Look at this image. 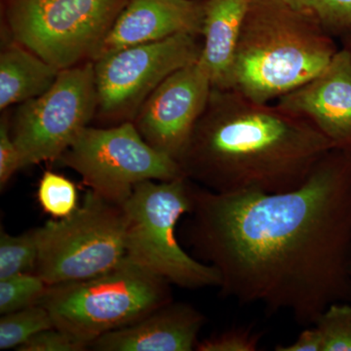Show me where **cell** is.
<instances>
[{
  "label": "cell",
  "mask_w": 351,
  "mask_h": 351,
  "mask_svg": "<svg viewBox=\"0 0 351 351\" xmlns=\"http://www.w3.org/2000/svg\"><path fill=\"white\" fill-rule=\"evenodd\" d=\"M193 195L188 240L225 297L308 326L345 295L351 152L332 149L287 193H217L193 182Z\"/></svg>",
  "instance_id": "1"
},
{
  "label": "cell",
  "mask_w": 351,
  "mask_h": 351,
  "mask_svg": "<svg viewBox=\"0 0 351 351\" xmlns=\"http://www.w3.org/2000/svg\"><path fill=\"white\" fill-rule=\"evenodd\" d=\"M332 149L304 117L213 88L178 162L214 193H281L304 184Z\"/></svg>",
  "instance_id": "2"
},
{
  "label": "cell",
  "mask_w": 351,
  "mask_h": 351,
  "mask_svg": "<svg viewBox=\"0 0 351 351\" xmlns=\"http://www.w3.org/2000/svg\"><path fill=\"white\" fill-rule=\"evenodd\" d=\"M335 38L288 0H250L226 89L271 103L321 73Z\"/></svg>",
  "instance_id": "3"
},
{
  "label": "cell",
  "mask_w": 351,
  "mask_h": 351,
  "mask_svg": "<svg viewBox=\"0 0 351 351\" xmlns=\"http://www.w3.org/2000/svg\"><path fill=\"white\" fill-rule=\"evenodd\" d=\"M169 281L127 257L85 280L49 286L39 304L58 329L91 346L95 339L133 324L172 302Z\"/></svg>",
  "instance_id": "4"
},
{
  "label": "cell",
  "mask_w": 351,
  "mask_h": 351,
  "mask_svg": "<svg viewBox=\"0 0 351 351\" xmlns=\"http://www.w3.org/2000/svg\"><path fill=\"white\" fill-rule=\"evenodd\" d=\"M193 189L186 177L136 184L121 205L127 257L179 287H219L217 270L189 255L176 237L180 219L193 210Z\"/></svg>",
  "instance_id": "5"
},
{
  "label": "cell",
  "mask_w": 351,
  "mask_h": 351,
  "mask_svg": "<svg viewBox=\"0 0 351 351\" xmlns=\"http://www.w3.org/2000/svg\"><path fill=\"white\" fill-rule=\"evenodd\" d=\"M126 258L123 208L88 189L75 213L39 228L34 274L49 286L75 282L105 274Z\"/></svg>",
  "instance_id": "6"
},
{
  "label": "cell",
  "mask_w": 351,
  "mask_h": 351,
  "mask_svg": "<svg viewBox=\"0 0 351 351\" xmlns=\"http://www.w3.org/2000/svg\"><path fill=\"white\" fill-rule=\"evenodd\" d=\"M129 0H5L13 40L55 68L95 61Z\"/></svg>",
  "instance_id": "7"
},
{
  "label": "cell",
  "mask_w": 351,
  "mask_h": 351,
  "mask_svg": "<svg viewBox=\"0 0 351 351\" xmlns=\"http://www.w3.org/2000/svg\"><path fill=\"white\" fill-rule=\"evenodd\" d=\"M59 160L80 174L90 191L117 205L138 182L186 177L179 162L147 144L132 121L87 126Z\"/></svg>",
  "instance_id": "8"
},
{
  "label": "cell",
  "mask_w": 351,
  "mask_h": 351,
  "mask_svg": "<svg viewBox=\"0 0 351 351\" xmlns=\"http://www.w3.org/2000/svg\"><path fill=\"white\" fill-rule=\"evenodd\" d=\"M98 110L94 62L62 69L52 86L40 96L20 104L14 142L21 169L44 161L59 160Z\"/></svg>",
  "instance_id": "9"
},
{
  "label": "cell",
  "mask_w": 351,
  "mask_h": 351,
  "mask_svg": "<svg viewBox=\"0 0 351 351\" xmlns=\"http://www.w3.org/2000/svg\"><path fill=\"white\" fill-rule=\"evenodd\" d=\"M181 34L156 43L130 46L94 61L97 117L117 125L133 122L149 95L178 69L199 60L202 43Z\"/></svg>",
  "instance_id": "10"
},
{
  "label": "cell",
  "mask_w": 351,
  "mask_h": 351,
  "mask_svg": "<svg viewBox=\"0 0 351 351\" xmlns=\"http://www.w3.org/2000/svg\"><path fill=\"white\" fill-rule=\"evenodd\" d=\"M212 89L209 71L198 60L160 83L138 110L134 125L147 144L178 161Z\"/></svg>",
  "instance_id": "11"
},
{
  "label": "cell",
  "mask_w": 351,
  "mask_h": 351,
  "mask_svg": "<svg viewBox=\"0 0 351 351\" xmlns=\"http://www.w3.org/2000/svg\"><path fill=\"white\" fill-rule=\"evenodd\" d=\"M304 117L335 149L351 152V52L343 47L317 75L276 101Z\"/></svg>",
  "instance_id": "12"
},
{
  "label": "cell",
  "mask_w": 351,
  "mask_h": 351,
  "mask_svg": "<svg viewBox=\"0 0 351 351\" xmlns=\"http://www.w3.org/2000/svg\"><path fill=\"white\" fill-rule=\"evenodd\" d=\"M203 15V2L198 0H129L113 23L95 61L123 48L156 43L177 34L201 36Z\"/></svg>",
  "instance_id": "13"
},
{
  "label": "cell",
  "mask_w": 351,
  "mask_h": 351,
  "mask_svg": "<svg viewBox=\"0 0 351 351\" xmlns=\"http://www.w3.org/2000/svg\"><path fill=\"white\" fill-rule=\"evenodd\" d=\"M205 316L193 306L171 302L142 319L95 339L98 351H191L196 350Z\"/></svg>",
  "instance_id": "14"
},
{
  "label": "cell",
  "mask_w": 351,
  "mask_h": 351,
  "mask_svg": "<svg viewBox=\"0 0 351 351\" xmlns=\"http://www.w3.org/2000/svg\"><path fill=\"white\" fill-rule=\"evenodd\" d=\"M250 0L203 1L202 49L199 60L211 75L213 88L226 89L235 51Z\"/></svg>",
  "instance_id": "15"
},
{
  "label": "cell",
  "mask_w": 351,
  "mask_h": 351,
  "mask_svg": "<svg viewBox=\"0 0 351 351\" xmlns=\"http://www.w3.org/2000/svg\"><path fill=\"white\" fill-rule=\"evenodd\" d=\"M60 69L14 41L0 54V110L23 104L47 91Z\"/></svg>",
  "instance_id": "16"
},
{
  "label": "cell",
  "mask_w": 351,
  "mask_h": 351,
  "mask_svg": "<svg viewBox=\"0 0 351 351\" xmlns=\"http://www.w3.org/2000/svg\"><path fill=\"white\" fill-rule=\"evenodd\" d=\"M55 327L49 311L41 304H36L2 314L0 318V350H16L38 332Z\"/></svg>",
  "instance_id": "17"
},
{
  "label": "cell",
  "mask_w": 351,
  "mask_h": 351,
  "mask_svg": "<svg viewBox=\"0 0 351 351\" xmlns=\"http://www.w3.org/2000/svg\"><path fill=\"white\" fill-rule=\"evenodd\" d=\"M39 254V228L19 235L0 232V280L21 274H34Z\"/></svg>",
  "instance_id": "18"
},
{
  "label": "cell",
  "mask_w": 351,
  "mask_h": 351,
  "mask_svg": "<svg viewBox=\"0 0 351 351\" xmlns=\"http://www.w3.org/2000/svg\"><path fill=\"white\" fill-rule=\"evenodd\" d=\"M36 197L44 213L53 219L66 218L80 207L75 184L52 171H45L41 176Z\"/></svg>",
  "instance_id": "19"
},
{
  "label": "cell",
  "mask_w": 351,
  "mask_h": 351,
  "mask_svg": "<svg viewBox=\"0 0 351 351\" xmlns=\"http://www.w3.org/2000/svg\"><path fill=\"white\" fill-rule=\"evenodd\" d=\"M49 285L36 274H21L0 280V313L6 314L36 306Z\"/></svg>",
  "instance_id": "20"
},
{
  "label": "cell",
  "mask_w": 351,
  "mask_h": 351,
  "mask_svg": "<svg viewBox=\"0 0 351 351\" xmlns=\"http://www.w3.org/2000/svg\"><path fill=\"white\" fill-rule=\"evenodd\" d=\"M293 6L313 17L332 36H351V0H288Z\"/></svg>",
  "instance_id": "21"
},
{
  "label": "cell",
  "mask_w": 351,
  "mask_h": 351,
  "mask_svg": "<svg viewBox=\"0 0 351 351\" xmlns=\"http://www.w3.org/2000/svg\"><path fill=\"white\" fill-rule=\"evenodd\" d=\"M313 325L322 339L321 351H351L350 304H330Z\"/></svg>",
  "instance_id": "22"
},
{
  "label": "cell",
  "mask_w": 351,
  "mask_h": 351,
  "mask_svg": "<svg viewBox=\"0 0 351 351\" xmlns=\"http://www.w3.org/2000/svg\"><path fill=\"white\" fill-rule=\"evenodd\" d=\"M261 335L250 330L237 328L214 335L199 341L198 351H255L258 350Z\"/></svg>",
  "instance_id": "23"
},
{
  "label": "cell",
  "mask_w": 351,
  "mask_h": 351,
  "mask_svg": "<svg viewBox=\"0 0 351 351\" xmlns=\"http://www.w3.org/2000/svg\"><path fill=\"white\" fill-rule=\"evenodd\" d=\"M86 350H89V346L87 343L56 327L49 328L38 332L18 348L19 351H83Z\"/></svg>",
  "instance_id": "24"
},
{
  "label": "cell",
  "mask_w": 351,
  "mask_h": 351,
  "mask_svg": "<svg viewBox=\"0 0 351 351\" xmlns=\"http://www.w3.org/2000/svg\"><path fill=\"white\" fill-rule=\"evenodd\" d=\"M21 169V157L14 142L7 117L0 122V188L5 189L15 173Z\"/></svg>",
  "instance_id": "25"
},
{
  "label": "cell",
  "mask_w": 351,
  "mask_h": 351,
  "mask_svg": "<svg viewBox=\"0 0 351 351\" xmlns=\"http://www.w3.org/2000/svg\"><path fill=\"white\" fill-rule=\"evenodd\" d=\"M322 339L315 326L307 328L302 331L295 343L287 346H277V351H321Z\"/></svg>",
  "instance_id": "26"
},
{
  "label": "cell",
  "mask_w": 351,
  "mask_h": 351,
  "mask_svg": "<svg viewBox=\"0 0 351 351\" xmlns=\"http://www.w3.org/2000/svg\"><path fill=\"white\" fill-rule=\"evenodd\" d=\"M343 43V47L348 48L351 52V36H346V38L341 39Z\"/></svg>",
  "instance_id": "27"
}]
</instances>
